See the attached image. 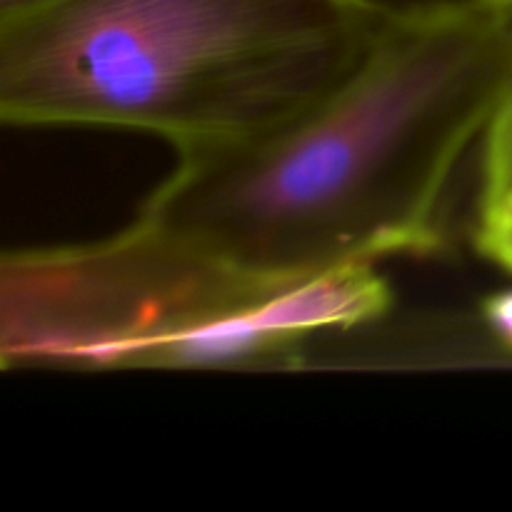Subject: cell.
Masks as SVG:
<instances>
[{
	"instance_id": "cell-9",
	"label": "cell",
	"mask_w": 512,
	"mask_h": 512,
	"mask_svg": "<svg viewBox=\"0 0 512 512\" xmlns=\"http://www.w3.org/2000/svg\"><path fill=\"white\" fill-rule=\"evenodd\" d=\"M508 8H512V3H510V5H508Z\"/></svg>"
},
{
	"instance_id": "cell-5",
	"label": "cell",
	"mask_w": 512,
	"mask_h": 512,
	"mask_svg": "<svg viewBox=\"0 0 512 512\" xmlns=\"http://www.w3.org/2000/svg\"><path fill=\"white\" fill-rule=\"evenodd\" d=\"M480 153L473 243L485 260L512 273V80L485 128Z\"/></svg>"
},
{
	"instance_id": "cell-8",
	"label": "cell",
	"mask_w": 512,
	"mask_h": 512,
	"mask_svg": "<svg viewBox=\"0 0 512 512\" xmlns=\"http://www.w3.org/2000/svg\"><path fill=\"white\" fill-rule=\"evenodd\" d=\"M490 3H498V5H510L512 0H490Z\"/></svg>"
},
{
	"instance_id": "cell-7",
	"label": "cell",
	"mask_w": 512,
	"mask_h": 512,
	"mask_svg": "<svg viewBox=\"0 0 512 512\" xmlns=\"http://www.w3.org/2000/svg\"><path fill=\"white\" fill-rule=\"evenodd\" d=\"M45 3H53V0H0V20L15 18V15H23L28 10L40 8Z\"/></svg>"
},
{
	"instance_id": "cell-3",
	"label": "cell",
	"mask_w": 512,
	"mask_h": 512,
	"mask_svg": "<svg viewBox=\"0 0 512 512\" xmlns=\"http://www.w3.org/2000/svg\"><path fill=\"white\" fill-rule=\"evenodd\" d=\"M290 278H263L135 215L93 243L0 260V363L138 370L163 340L218 320Z\"/></svg>"
},
{
	"instance_id": "cell-2",
	"label": "cell",
	"mask_w": 512,
	"mask_h": 512,
	"mask_svg": "<svg viewBox=\"0 0 512 512\" xmlns=\"http://www.w3.org/2000/svg\"><path fill=\"white\" fill-rule=\"evenodd\" d=\"M383 0H53L0 20L5 125H93L178 158L255 143L363 60Z\"/></svg>"
},
{
	"instance_id": "cell-1",
	"label": "cell",
	"mask_w": 512,
	"mask_h": 512,
	"mask_svg": "<svg viewBox=\"0 0 512 512\" xmlns=\"http://www.w3.org/2000/svg\"><path fill=\"white\" fill-rule=\"evenodd\" d=\"M512 80V8L390 5L358 68L285 128L178 158L140 218L263 278L443 250V200Z\"/></svg>"
},
{
	"instance_id": "cell-6",
	"label": "cell",
	"mask_w": 512,
	"mask_h": 512,
	"mask_svg": "<svg viewBox=\"0 0 512 512\" xmlns=\"http://www.w3.org/2000/svg\"><path fill=\"white\" fill-rule=\"evenodd\" d=\"M480 320L495 343L512 353V288L498 290L480 303Z\"/></svg>"
},
{
	"instance_id": "cell-4",
	"label": "cell",
	"mask_w": 512,
	"mask_h": 512,
	"mask_svg": "<svg viewBox=\"0 0 512 512\" xmlns=\"http://www.w3.org/2000/svg\"><path fill=\"white\" fill-rule=\"evenodd\" d=\"M383 303V283L365 265L315 270L285 280L235 313L163 340L143 355L138 368H300L310 340L373 323Z\"/></svg>"
}]
</instances>
